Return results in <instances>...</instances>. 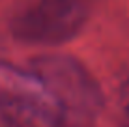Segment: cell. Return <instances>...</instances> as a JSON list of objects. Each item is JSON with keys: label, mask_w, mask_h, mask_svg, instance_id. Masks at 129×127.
Returning <instances> with one entry per match:
<instances>
[{"label": "cell", "mask_w": 129, "mask_h": 127, "mask_svg": "<svg viewBox=\"0 0 129 127\" xmlns=\"http://www.w3.org/2000/svg\"><path fill=\"white\" fill-rule=\"evenodd\" d=\"M34 75L45 84L60 107L64 120L94 118L103 107V90L95 77L77 58L45 54L34 62Z\"/></svg>", "instance_id": "1"}, {"label": "cell", "mask_w": 129, "mask_h": 127, "mask_svg": "<svg viewBox=\"0 0 129 127\" xmlns=\"http://www.w3.org/2000/svg\"><path fill=\"white\" fill-rule=\"evenodd\" d=\"M0 120L6 127H60V107L34 73L0 64Z\"/></svg>", "instance_id": "2"}, {"label": "cell", "mask_w": 129, "mask_h": 127, "mask_svg": "<svg viewBox=\"0 0 129 127\" xmlns=\"http://www.w3.org/2000/svg\"><path fill=\"white\" fill-rule=\"evenodd\" d=\"M88 15V0H38L13 19L11 34L24 45H64L82 32Z\"/></svg>", "instance_id": "3"}, {"label": "cell", "mask_w": 129, "mask_h": 127, "mask_svg": "<svg viewBox=\"0 0 129 127\" xmlns=\"http://www.w3.org/2000/svg\"><path fill=\"white\" fill-rule=\"evenodd\" d=\"M120 108H122V125L129 127V80L123 84L120 95Z\"/></svg>", "instance_id": "4"}]
</instances>
